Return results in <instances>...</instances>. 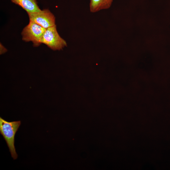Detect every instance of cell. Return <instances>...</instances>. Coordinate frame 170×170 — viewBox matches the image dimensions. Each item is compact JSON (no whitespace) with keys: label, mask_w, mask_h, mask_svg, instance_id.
Listing matches in <instances>:
<instances>
[{"label":"cell","mask_w":170,"mask_h":170,"mask_svg":"<svg viewBox=\"0 0 170 170\" xmlns=\"http://www.w3.org/2000/svg\"><path fill=\"white\" fill-rule=\"evenodd\" d=\"M24 9L27 14L38 12L41 10L38 4L37 0H10Z\"/></svg>","instance_id":"obj_5"},{"label":"cell","mask_w":170,"mask_h":170,"mask_svg":"<svg viewBox=\"0 0 170 170\" xmlns=\"http://www.w3.org/2000/svg\"><path fill=\"white\" fill-rule=\"evenodd\" d=\"M20 124V121L9 122L0 117V133L5 140L14 160L18 157L14 145L15 136Z\"/></svg>","instance_id":"obj_1"},{"label":"cell","mask_w":170,"mask_h":170,"mask_svg":"<svg viewBox=\"0 0 170 170\" xmlns=\"http://www.w3.org/2000/svg\"><path fill=\"white\" fill-rule=\"evenodd\" d=\"M41 42L54 50H62L67 45L66 41L58 33L56 25L46 29Z\"/></svg>","instance_id":"obj_2"},{"label":"cell","mask_w":170,"mask_h":170,"mask_svg":"<svg viewBox=\"0 0 170 170\" xmlns=\"http://www.w3.org/2000/svg\"><path fill=\"white\" fill-rule=\"evenodd\" d=\"M113 0H89V9L92 13L109 8Z\"/></svg>","instance_id":"obj_6"},{"label":"cell","mask_w":170,"mask_h":170,"mask_svg":"<svg viewBox=\"0 0 170 170\" xmlns=\"http://www.w3.org/2000/svg\"><path fill=\"white\" fill-rule=\"evenodd\" d=\"M46 30L39 25L29 21L21 32L22 40L25 42H31L34 47H38L41 44V41Z\"/></svg>","instance_id":"obj_3"},{"label":"cell","mask_w":170,"mask_h":170,"mask_svg":"<svg viewBox=\"0 0 170 170\" xmlns=\"http://www.w3.org/2000/svg\"><path fill=\"white\" fill-rule=\"evenodd\" d=\"M29 21L35 23L46 29L55 25V18L54 14L48 9L28 14Z\"/></svg>","instance_id":"obj_4"},{"label":"cell","mask_w":170,"mask_h":170,"mask_svg":"<svg viewBox=\"0 0 170 170\" xmlns=\"http://www.w3.org/2000/svg\"><path fill=\"white\" fill-rule=\"evenodd\" d=\"M0 54H2L5 53L7 51V49L5 48L2 45L1 43L0 44Z\"/></svg>","instance_id":"obj_7"}]
</instances>
